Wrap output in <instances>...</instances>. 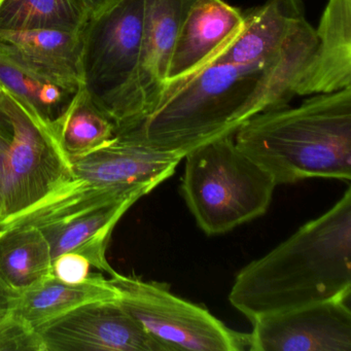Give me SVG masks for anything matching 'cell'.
<instances>
[{"instance_id": "cell-1", "label": "cell", "mask_w": 351, "mask_h": 351, "mask_svg": "<svg viewBox=\"0 0 351 351\" xmlns=\"http://www.w3.org/2000/svg\"><path fill=\"white\" fill-rule=\"evenodd\" d=\"M315 47V32L303 28L268 64L210 63L166 88L153 112L128 131L154 149L184 158L208 141L235 134L252 117L287 106Z\"/></svg>"}, {"instance_id": "cell-2", "label": "cell", "mask_w": 351, "mask_h": 351, "mask_svg": "<svg viewBox=\"0 0 351 351\" xmlns=\"http://www.w3.org/2000/svg\"><path fill=\"white\" fill-rule=\"evenodd\" d=\"M351 295V188L324 215L236 275L231 305L250 322Z\"/></svg>"}, {"instance_id": "cell-3", "label": "cell", "mask_w": 351, "mask_h": 351, "mask_svg": "<svg viewBox=\"0 0 351 351\" xmlns=\"http://www.w3.org/2000/svg\"><path fill=\"white\" fill-rule=\"evenodd\" d=\"M234 141L277 186L308 178L349 182L351 88L261 112L239 127Z\"/></svg>"}, {"instance_id": "cell-4", "label": "cell", "mask_w": 351, "mask_h": 351, "mask_svg": "<svg viewBox=\"0 0 351 351\" xmlns=\"http://www.w3.org/2000/svg\"><path fill=\"white\" fill-rule=\"evenodd\" d=\"M184 159L180 193L207 235L227 233L268 210L276 182L236 145L234 135L208 141Z\"/></svg>"}, {"instance_id": "cell-5", "label": "cell", "mask_w": 351, "mask_h": 351, "mask_svg": "<svg viewBox=\"0 0 351 351\" xmlns=\"http://www.w3.org/2000/svg\"><path fill=\"white\" fill-rule=\"evenodd\" d=\"M143 14L145 0H114L90 18L83 32L81 86L112 120L117 133L143 121L137 90Z\"/></svg>"}, {"instance_id": "cell-6", "label": "cell", "mask_w": 351, "mask_h": 351, "mask_svg": "<svg viewBox=\"0 0 351 351\" xmlns=\"http://www.w3.org/2000/svg\"><path fill=\"white\" fill-rule=\"evenodd\" d=\"M108 279L123 309L165 351L250 350V332L233 330L206 308L178 297L167 283L117 270Z\"/></svg>"}, {"instance_id": "cell-7", "label": "cell", "mask_w": 351, "mask_h": 351, "mask_svg": "<svg viewBox=\"0 0 351 351\" xmlns=\"http://www.w3.org/2000/svg\"><path fill=\"white\" fill-rule=\"evenodd\" d=\"M8 93V92H7ZM11 130L0 135V221L29 208L71 178L73 165L51 128L8 93Z\"/></svg>"}, {"instance_id": "cell-8", "label": "cell", "mask_w": 351, "mask_h": 351, "mask_svg": "<svg viewBox=\"0 0 351 351\" xmlns=\"http://www.w3.org/2000/svg\"><path fill=\"white\" fill-rule=\"evenodd\" d=\"M36 330L45 351H165L117 299L84 304Z\"/></svg>"}, {"instance_id": "cell-9", "label": "cell", "mask_w": 351, "mask_h": 351, "mask_svg": "<svg viewBox=\"0 0 351 351\" xmlns=\"http://www.w3.org/2000/svg\"><path fill=\"white\" fill-rule=\"evenodd\" d=\"M252 324L250 351H351L350 299L312 304Z\"/></svg>"}, {"instance_id": "cell-10", "label": "cell", "mask_w": 351, "mask_h": 351, "mask_svg": "<svg viewBox=\"0 0 351 351\" xmlns=\"http://www.w3.org/2000/svg\"><path fill=\"white\" fill-rule=\"evenodd\" d=\"M184 160L139 141L131 131L91 153L71 159V180L106 189H143L151 193L171 178Z\"/></svg>"}, {"instance_id": "cell-11", "label": "cell", "mask_w": 351, "mask_h": 351, "mask_svg": "<svg viewBox=\"0 0 351 351\" xmlns=\"http://www.w3.org/2000/svg\"><path fill=\"white\" fill-rule=\"evenodd\" d=\"M242 24L243 13L225 0H196L176 38L164 90L209 64L237 36Z\"/></svg>"}, {"instance_id": "cell-12", "label": "cell", "mask_w": 351, "mask_h": 351, "mask_svg": "<svg viewBox=\"0 0 351 351\" xmlns=\"http://www.w3.org/2000/svg\"><path fill=\"white\" fill-rule=\"evenodd\" d=\"M83 32L61 30H0V54L30 75L71 93L82 85Z\"/></svg>"}, {"instance_id": "cell-13", "label": "cell", "mask_w": 351, "mask_h": 351, "mask_svg": "<svg viewBox=\"0 0 351 351\" xmlns=\"http://www.w3.org/2000/svg\"><path fill=\"white\" fill-rule=\"evenodd\" d=\"M306 22L303 0H269L243 13L241 29L209 64H268L280 56Z\"/></svg>"}, {"instance_id": "cell-14", "label": "cell", "mask_w": 351, "mask_h": 351, "mask_svg": "<svg viewBox=\"0 0 351 351\" xmlns=\"http://www.w3.org/2000/svg\"><path fill=\"white\" fill-rule=\"evenodd\" d=\"M315 34L317 44L295 84V96L351 88V0H328Z\"/></svg>"}, {"instance_id": "cell-15", "label": "cell", "mask_w": 351, "mask_h": 351, "mask_svg": "<svg viewBox=\"0 0 351 351\" xmlns=\"http://www.w3.org/2000/svg\"><path fill=\"white\" fill-rule=\"evenodd\" d=\"M195 1L145 0L143 48L137 77L143 121L161 99L176 38Z\"/></svg>"}, {"instance_id": "cell-16", "label": "cell", "mask_w": 351, "mask_h": 351, "mask_svg": "<svg viewBox=\"0 0 351 351\" xmlns=\"http://www.w3.org/2000/svg\"><path fill=\"white\" fill-rule=\"evenodd\" d=\"M139 199L137 196L121 199L38 227L50 245L53 260L67 252L79 254L100 272L112 275L116 270L110 266L106 252L112 232L123 215Z\"/></svg>"}, {"instance_id": "cell-17", "label": "cell", "mask_w": 351, "mask_h": 351, "mask_svg": "<svg viewBox=\"0 0 351 351\" xmlns=\"http://www.w3.org/2000/svg\"><path fill=\"white\" fill-rule=\"evenodd\" d=\"M118 299L110 279L97 273L77 283L65 282L55 275L20 293L14 313L36 328L90 302Z\"/></svg>"}, {"instance_id": "cell-18", "label": "cell", "mask_w": 351, "mask_h": 351, "mask_svg": "<svg viewBox=\"0 0 351 351\" xmlns=\"http://www.w3.org/2000/svg\"><path fill=\"white\" fill-rule=\"evenodd\" d=\"M53 274V256L43 232L32 225L0 228V278L22 293Z\"/></svg>"}, {"instance_id": "cell-19", "label": "cell", "mask_w": 351, "mask_h": 351, "mask_svg": "<svg viewBox=\"0 0 351 351\" xmlns=\"http://www.w3.org/2000/svg\"><path fill=\"white\" fill-rule=\"evenodd\" d=\"M51 128L69 159L81 157L106 145L117 134L116 126L80 86Z\"/></svg>"}, {"instance_id": "cell-20", "label": "cell", "mask_w": 351, "mask_h": 351, "mask_svg": "<svg viewBox=\"0 0 351 351\" xmlns=\"http://www.w3.org/2000/svg\"><path fill=\"white\" fill-rule=\"evenodd\" d=\"M90 15L77 0H0V30L81 34Z\"/></svg>"}, {"instance_id": "cell-21", "label": "cell", "mask_w": 351, "mask_h": 351, "mask_svg": "<svg viewBox=\"0 0 351 351\" xmlns=\"http://www.w3.org/2000/svg\"><path fill=\"white\" fill-rule=\"evenodd\" d=\"M0 86L30 112L47 121L56 118L75 94L30 75L3 54H0Z\"/></svg>"}, {"instance_id": "cell-22", "label": "cell", "mask_w": 351, "mask_h": 351, "mask_svg": "<svg viewBox=\"0 0 351 351\" xmlns=\"http://www.w3.org/2000/svg\"><path fill=\"white\" fill-rule=\"evenodd\" d=\"M0 351H45L36 328L9 311L0 318Z\"/></svg>"}, {"instance_id": "cell-23", "label": "cell", "mask_w": 351, "mask_h": 351, "mask_svg": "<svg viewBox=\"0 0 351 351\" xmlns=\"http://www.w3.org/2000/svg\"><path fill=\"white\" fill-rule=\"evenodd\" d=\"M91 267L81 254L67 252L53 260V275L65 282H82L89 276Z\"/></svg>"}, {"instance_id": "cell-24", "label": "cell", "mask_w": 351, "mask_h": 351, "mask_svg": "<svg viewBox=\"0 0 351 351\" xmlns=\"http://www.w3.org/2000/svg\"><path fill=\"white\" fill-rule=\"evenodd\" d=\"M20 293L12 289L0 278V314L13 310Z\"/></svg>"}, {"instance_id": "cell-25", "label": "cell", "mask_w": 351, "mask_h": 351, "mask_svg": "<svg viewBox=\"0 0 351 351\" xmlns=\"http://www.w3.org/2000/svg\"><path fill=\"white\" fill-rule=\"evenodd\" d=\"M8 93L0 86V135H5L11 130V118L7 110Z\"/></svg>"}, {"instance_id": "cell-26", "label": "cell", "mask_w": 351, "mask_h": 351, "mask_svg": "<svg viewBox=\"0 0 351 351\" xmlns=\"http://www.w3.org/2000/svg\"><path fill=\"white\" fill-rule=\"evenodd\" d=\"M77 1L85 8L91 18L101 13L108 5H112L114 0H77Z\"/></svg>"}, {"instance_id": "cell-27", "label": "cell", "mask_w": 351, "mask_h": 351, "mask_svg": "<svg viewBox=\"0 0 351 351\" xmlns=\"http://www.w3.org/2000/svg\"><path fill=\"white\" fill-rule=\"evenodd\" d=\"M8 313V312H7ZM5 313H3V314H0V318L3 317V315H5Z\"/></svg>"}]
</instances>
